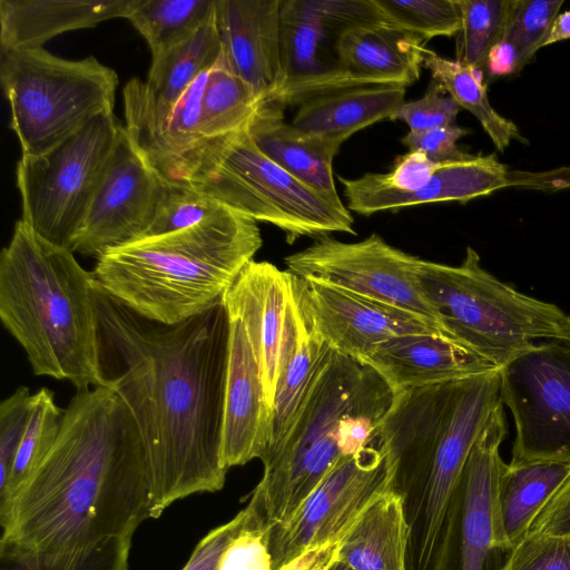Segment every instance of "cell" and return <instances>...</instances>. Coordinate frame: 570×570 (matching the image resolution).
<instances>
[{
	"instance_id": "obj_1",
	"label": "cell",
	"mask_w": 570,
	"mask_h": 570,
	"mask_svg": "<svg viewBox=\"0 0 570 570\" xmlns=\"http://www.w3.org/2000/svg\"><path fill=\"white\" fill-rule=\"evenodd\" d=\"M106 386L129 410L147 461L149 518L223 489L229 318L223 303L184 322L147 320L94 283Z\"/></svg>"
},
{
	"instance_id": "obj_2",
	"label": "cell",
	"mask_w": 570,
	"mask_h": 570,
	"mask_svg": "<svg viewBox=\"0 0 570 570\" xmlns=\"http://www.w3.org/2000/svg\"><path fill=\"white\" fill-rule=\"evenodd\" d=\"M149 518L145 449L108 386L77 391L56 441L22 487L0 503V543L56 552L134 535Z\"/></svg>"
},
{
	"instance_id": "obj_3",
	"label": "cell",
	"mask_w": 570,
	"mask_h": 570,
	"mask_svg": "<svg viewBox=\"0 0 570 570\" xmlns=\"http://www.w3.org/2000/svg\"><path fill=\"white\" fill-rule=\"evenodd\" d=\"M94 283L71 249L16 222L0 254V320L35 375L68 381L77 391L106 386Z\"/></svg>"
},
{
	"instance_id": "obj_4",
	"label": "cell",
	"mask_w": 570,
	"mask_h": 570,
	"mask_svg": "<svg viewBox=\"0 0 570 570\" xmlns=\"http://www.w3.org/2000/svg\"><path fill=\"white\" fill-rule=\"evenodd\" d=\"M499 368L395 393L380 441L401 482L422 489L416 570H434L471 449L501 403Z\"/></svg>"
},
{
	"instance_id": "obj_5",
	"label": "cell",
	"mask_w": 570,
	"mask_h": 570,
	"mask_svg": "<svg viewBox=\"0 0 570 570\" xmlns=\"http://www.w3.org/2000/svg\"><path fill=\"white\" fill-rule=\"evenodd\" d=\"M263 245L255 220L233 209L198 225L147 236L97 259V284L138 315L177 324L223 303Z\"/></svg>"
},
{
	"instance_id": "obj_6",
	"label": "cell",
	"mask_w": 570,
	"mask_h": 570,
	"mask_svg": "<svg viewBox=\"0 0 570 570\" xmlns=\"http://www.w3.org/2000/svg\"><path fill=\"white\" fill-rule=\"evenodd\" d=\"M394 395L373 367L334 351L283 442L261 460L250 498L266 527L285 522L338 461L380 440Z\"/></svg>"
},
{
	"instance_id": "obj_7",
	"label": "cell",
	"mask_w": 570,
	"mask_h": 570,
	"mask_svg": "<svg viewBox=\"0 0 570 570\" xmlns=\"http://www.w3.org/2000/svg\"><path fill=\"white\" fill-rule=\"evenodd\" d=\"M419 277L446 333L498 368L538 338L570 341L569 314L497 278L472 247L456 266L422 259Z\"/></svg>"
},
{
	"instance_id": "obj_8",
	"label": "cell",
	"mask_w": 570,
	"mask_h": 570,
	"mask_svg": "<svg viewBox=\"0 0 570 570\" xmlns=\"http://www.w3.org/2000/svg\"><path fill=\"white\" fill-rule=\"evenodd\" d=\"M0 80L22 156L53 148L114 111L117 72L95 57L69 60L43 47L0 49Z\"/></svg>"
},
{
	"instance_id": "obj_9",
	"label": "cell",
	"mask_w": 570,
	"mask_h": 570,
	"mask_svg": "<svg viewBox=\"0 0 570 570\" xmlns=\"http://www.w3.org/2000/svg\"><path fill=\"white\" fill-rule=\"evenodd\" d=\"M190 188L255 222L272 224L292 244L303 236L355 234L354 219L333 199L268 158L247 128L232 135L209 170Z\"/></svg>"
},
{
	"instance_id": "obj_10",
	"label": "cell",
	"mask_w": 570,
	"mask_h": 570,
	"mask_svg": "<svg viewBox=\"0 0 570 570\" xmlns=\"http://www.w3.org/2000/svg\"><path fill=\"white\" fill-rule=\"evenodd\" d=\"M120 124L100 114L48 151L17 164L21 219L49 243L71 249Z\"/></svg>"
},
{
	"instance_id": "obj_11",
	"label": "cell",
	"mask_w": 570,
	"mask_h": 570,
	"mask_svg": "<svg viewBox=\"0 0 570 570\" xmlns=\"http://www.w3.org/2000/svg\"><path fill=\"white\" fill-rule=\"evenodd\" d=\"M386 23L374 0H281V85L285 108L315 96L358 87L341 52L351 29Z\"/></svg>"
},
{
	"instance_id": "obj_12",
	"label": "cell",
	"mask_w": 570,
	"mask_h": 570,
	"mask_svg": "<svg viewBox=\"0 0 570 570\" xmlns=\"http://www.w3.org/2000/svg\"><path fill=\"white\" fill-rule=\"evenodd\" d=\"M499 374L514 423L510 463L570 464V341L534 343Z\"/></svg>"
},
{
	"instance_id": "obj_13",
	"label": "cell",
	"mask_w": 570,
	"mask_h": 570,
	"mask_svg": "<svg viewBox=\"0 0 570 570\" xmlns=\"http://www.w3.org/2000/svg\"><path fill=\"white\" fill-rule=\"evenodd\" d=\"M396 489V466L381 441L338 461L304 503L271 531L273 569L309 548L342 541L368 507Z\"/></svg>"
},
{
	"instance_id": "obj_14",
	"label": "cell",
	"mask_w": 570,
	"mask_h": 570,
	"mask_svg": "<svg viewBox=\"0 0 570 570\" xmlns=\"http://www.w3.org/2000/svg\"><path fill=\"white\" fill-rule=\"evenodd\" d=\"M421 261L391 246L377 234L355 243H344L327 235L285 257V265L286 271L298 278L324 283L412 312L446 333L421 284Z\"/></svg>"
},
{
	"instance_id": "obj_15",
	"label": "cell",
	"mask_w": 570,
	"mask_h": 570,
	"mask_svg": "<svg viewBox=\"0 0 570 570\" xmlns=\"http://www.w3.org/2000/svg\"><path fill=\"white\" fill-rule=\"evenodd\" d=\"M508 426L500 403L463 468L446 551L440 570H500L512 547L504 534L498 489L507 465L500 454Z\"/></svg>"
},
{
	"instance_id": "obj_16",
	"label": "cell",
	"mask_w": 570,
	"mask_h": 570,
	"mask_svg": "<svg viewBox=\"0 0 570 570\" xmlns=\"http://www.w3.org/2000/svg\"><path fill=\"white\" fill-rule=\"evenodd\" d=\"M167 188L120 126L71 250L98 259L146 237Z\"/></svg>"
},
{
	"instance_id": "obj_17",
	"label": "cell",
	"mask_w": 570,
	"mask_h": 570,
	"mask_svg": "<svg viewBox=\"0 0 570 570\" xmlns=\"http://www.w3.org/2000/svg\"><path fill=\"white\" fill-rule=\"evenodd\" d=\"M207 73L194 81L164 118L154 117L124 96L125 128L147 165L167 186L191 187L209 170L230 137L214 140L202 129Z\"/></svg>"
},
{
	"instance_id": "obj_18",
	"label": "cell",
	"mask_w": 570,
	"mask_h": 570,
	"mask_svg": "<svg viewBox=\"0 0 570 570\" xmlns=\"http://www.w3.org/2000/svg\"><path fill=\"white\" fill-rule=\"evenodd\" d=\"M303 284L315 328L345 356L363 361L379 345L401 335L433 333L450 337L412 312L324 283L303 279Z\"/></svg>"
},
{
	"instance_id": "obj_19",
	"label": "cell",
	"mask_w": 570,
	"mask_h": 570,
	"mask_svg": "<svg viewBox=\"0 0 570 570\" xmlns=\"http://www.w3.org/2000/svg\"><path fill=\"white\" fill-rule=\"evenodd\" d=\"M229 352L225 391L222 459L225 468L262 460L271 444L258 347L244 321L229 313Z\"/></svg>"
},
{
	"instance_id": "obj_20",
	"label": "cell",
	"mask_w": 570,
	"mask_h": 570,
	"mask_svg": "<svg viewBox=\"0 0 570 570\" xmlns=\"http://www.w3.org/2000/svg\"><path fill=\"white\" fill-rule=\"evenodd\" d=\"M508 168L494 155H471L439 163L429 183L405 193L377 183L372 173L357 178L338 176L347 209L361 215L395 210L422 204L456 200L461 203L488 196L510 186Z\"/></svg>"
},
{
	"instance_id": "obj_21",
	"label": "cell",
	"mask_w": 570,
	"mask_h": 570,
	"mask_svg": "<svg viewBox=\"0 0 570 570\" xmlns=\"http://www.w3.org/2000/svg\"><path fill=\"white\" fill-rule=\"evenodd\" d=\"M281 0H217L216 23L222 52L263 102L281 85Z\"/></svg>"
},
{
	"instance_id": "obj_22",
	"label": "cell",
	"mask_w": 570,
	"mask_h": 570,
	"mask_svg": "<svg viewBox=\"0 0 570 570\" xmlns=\"http://www.w3.org/2000/svg\"><path fill=\"white\" fill-rule=\"evenodd\" d=\"M361 362L373 367L394 393L498 368L459 342L433 333L393 337Z\"/></svg>"
},
{
	"instance_id": "obj_23",
	"label": "cell",
	"mask_w": 570,
	"mask_h": 570,
	"mask_svg": "<svg viewBox=\"0 0 570 570\" xmlns=\"http://www.w3.org/2000/svg\"><path fill=\"white\" fill-rule=\"evenodd\" d=\"M292 301V321L271 411V444L264 456L283 442L334 353L314 326L303 279L293 274Z\"/></svg>"
},
{
	"instance_id": "obj_24",
	"label": "cell",
	"mask_w": 570,
	"mask_h": 570,
	"mask_svg": "<svg viewBox=\"0 0 570 570\" xmlns=\"http://www.w3.org/2000/svg\"><path fill=\"white\" fill-rule=\"evenodd\" d=\"M129 0H0V49L36 48L49 39L124 18Z\"/></svg>"
},
{
	"instance_id": "obj_25",
	"label": "cell",
	"mask_w": 570,
	"mask_h": 570,
	"mask_svg": "<svg viewBox=\"0 0 570 570\" xmlns=\"http://www.w3.org/2000/svg\"><path fill=\"white\" fill-rule=\"evenodd\" d=\"M222 52L215 16L184 41L154 57L147 81L134 78L122 95L135 100L156 118L166 117L203 73L209 71Z\"/></svg>"
},
{
	"instance_id": "obj_26",
	"label": "cell",
	"mask_w": 570,
	"mask_h": 570,
	"mask_svg": "<svg viewBox=\"0 0 570 570\" xmlns=\"http://www.w3.org/2000/svg\"><path fill=\"white\" fill-rule=\"evenodd\" d=\"M283 111L278 104H261L247 127L253 141L297 179L333 199H341L333 173V160L341 147L296 129L285 121Z\"/></svg>"
},
{
	"instance_id": "obj_27",
	"label": "cell",
	"mask_w": 570,
	"mask_h": 570,
	"mask_svg": "<svg viewBox=\"0 0 570 570\" xmlns=\"http://www.w3.org/2000/svg\"><path fill=\"white\" fill-rule=\"evenodd\" d=\"M406 87L371 85L330 91L298 105L292 125L338 147L356 131L390 116L405 101Z\"/></svg>"
},
{
	"instance_id": "obj_28",
	"label": "cell",
	"mask_w": 570,
	"mask_h": 570,
	"mask_svg": "<svg viewBox=\"0 0 570 570\" xmlns=\"http://www.w3.org/2000/svg\"><path fill=\"white\" fill-rule=\"evenodd\" d=\"M426 40L389 23L362 26L345 33L344 63L358 86L407 87L420 77V49Z\"/></svg>"
},
{
	"instance_id": "obj_29",
	"label": "cell",
	"mask_w": 570,
	"mask_h": 570,
	"mask_svg": "<svg viewBox=\"0 0 570 570\" xmlns=\"http://www.w3.org/2000/svg\"><path fill=\"white\" fill-rule=\"evenodd\" d=\"M410 531L404 499L392 489L344 537L338 560L354 570H406Z\"/></svg>"
},
{
	"instance_id": "obj_30",
	"label": "cell",
	"mask_w": 570,
	"mask_h": 570,
	"mask_svg": "<svg viewBox=\"0 0 570 570\" xmlns=\"http://www.w3.org/2000/svg\"><path fill=\"white\" fill-rule=\"evenodd\" d=\"M569 476L568 463H507L499 481L498 507L512 548L528 534L537 515Z\"/></svg>"
},
{
	"instance_id": "obj_31",
	"label": "cell",
	"mask_w": 570,
	"mask_h": 570,
	"mask_svg": "<svg viewBox=\"0 0 570 570\" xmlns=\"http://www.w3.org/2000/svg\"><path fill=\"white\" fill-rule=\"evenodd\" d=\"M420 56L422 67L430 71L432 81L478 119L499 151L505 150L512 140L527 141L518 126L492 107L479 71L455 59L444 58L425 46L420 49Z\"/></svg>"
},
{
	"instance_id": "obj_32",
	"label": "cell",
	"mask_w": 570,
	"mask_h": 570,
	"mask_svg": "<svg viewBox=\"0 0 570 570\" xmlns=\"http://www.w3.org/2000/svg\"><path fill=\"white\" fill-rule=\"evenodd\" d=\"M217 0H129L125 14L157 57L190 37L216 12Z\"/></svg>"
},
{
	"instance_id": "obj_33",
	"label": "cell",
	"mask_w": 570,
	"mask_h": 570,
	"mask_svg": "<svg viewBox=\"0 0 570 570\" xmlns=\"http://www.w3.org/2000/svg\"><path fill=\"white\" fill-rule=\"evenodd\" d=\"M259 99L228 65L223 52L207 73L202 95V129L214 140L246 129L256 115Z\"/></svg>"
},
{
	"instance_id": "obj_34",
	"label": "cell",
	"mask_w": 570,
	"mask_h": 570,
	"mask_svg": "<svg viewBox=\"0 0 570 570\" xmlns=\"http://www.w3.org/2000/svg\"><path fill=\"white\" fill-rule=\"evenodd\" d=\"M132 535L56 552L26 550L0 543V570H129Z\"/></svg>"
},
{
	"instance_id": "obj_35",
	"label": "cell",
	"mask_w": 570,
	"mask_h": 570,
	"mask_svg": "<svg viewBox=\"0 0 570 570\" xmlns=\"http://www.w3.org/2000/svg\"><path fill=\"white\" fill-rule=\"evenodd\" d=\"M460 28L455 60L482 75L491 49L503 38L512 0H456Z\"/></svg>"
},
{
	"instance_id": "obj_36",
	"label": "cell",
	"mask_w": 570,
	"mask_h": 570,
	"mask_svg": "<svg viewBox=\"0 0 570 570\" xmlns=\"http://www.w3.org/2000/svg\"><path fill=\"white\" fill-rule=\"evenodd\" d=\"M62 411L53 393L41 387L33 394V405L11 472L0 489V503L10 499L32 474L52 448L58 435Z\"/></svg>"
},
{
	"instance_id": "obj_37",
	"label": "cell",
	"mask_w": 570,
	"mask_h": 570,
	"mask_svg": "<svg viewBox=\"0 0 570 570\" xmlns=\"http://www.w3.org/2000/svg\"><path fill=\"white\" fill-rule=\"evenodd\" d=\"M386 23L424 40L455 37L460 28L456 0H374Z\"/></svg>"
},
{
	"instance_id": "obj_38",
	"label": "cell",
	"mask_w": 570,
	"mask_h": 570,
	"mask_svg": "<svg viewBox=\"0 0 570 570\" xmlns=\"http://www.w3.org/2000/svg\"><path fill=\"white\" fill-rule=\"evenodd\" d=\"M563 0H512L503 37L520 49L525 67L546 47Z\"/></svg>"
},
{
	"instance_id": "obj_39",
	"label": "cell",
	"mask_w": 570,
	"mask_h": 570,
	"mask_svg": "<svg viewBox=\"0 0 570 570\" xmlns=\"http://www.w3.org/2000/svg\"><path fill=\"white\" fill-rule=\"evenodd\" d=\"M228 209L230 208L190 187L168 186L147 236L185 229L219 216Z\"/></svg>"
},
{
	"instance_id": "obj_40",
	"label": "cell",
	"mask_w": 570,
	"mask_h": 570,
	"mask_svg": "<svg viewBox=\"0 0 570 570\" xmlns=\"http://www.w3.org/2000/svg\"><path fill=\"white\" fill-rule=\"evenodd\" d=\"M500 570H570V539L528 532Z\"/></svg>"
},
{
	"instance_id": "obj_41",
	"label": "cell",
	"mask_w": 570,
	"mask_h": 570,
	"mask_svg": "<svg viewBox=\"0 0 570 570\" xmlns=\"http://www.w3.org/2000/svg\"><path fill=\"white\" fill-rule=\"evenodd\" d=\"M461 109L452 97L431 81L420 99L404 101L389 119L405 122L410 131H424L454 125Z\"/></svg>"
},
{
	"instance_id": "obj_42",
	"label": "cell",
	"mask_w": 570,
	"mask_h": 570,
	"mask_svg": "<svg viewBox=\"0 0 570 570\" xmlns=\"http://www.w3.org/2000/svg\"><path fill=\"white\" fill-rule=\"evenodd\" d=\"M33 405V394L19 386L0 404V489L11 472Z\"/></svg>"
},
{
	"instance_id": "obj_43",
	"label": "cell",
	"mask_w": 570,
	"mask_h": 570,
	"mask_svg": "<svg viewBox=\"0 0 570 570\" xmlns=\"http://www.w3.org/2000/svg\"><path fill=\"white\" fill-rule=\"evenodd\" d=\"M258 515H261L259 509L250 498L245 509L228 522L209 531L198 542L181 570H217L219 559L230 540Z\"/></svg>"
},
{
	"instance_id": "obj_44",
	"label": "cell",
	"mask_w": 570,
	"mask_h": 570,
	"mask_svg": "<svg viewBox=\"0 0 570 570\" xmlns=\"http://www.w3.org/2000/svg\"><path fill=\"white\" fill-rule=\"evenodd\" d=\"M468 134V129L456 125L424 131L409 130L402 138V142L410 151L422 153L429 159L442 163L464 154V151L458 148L456 142Z\"/></svg>"
},
{
	"instance_id": "obj_45",
	"label": "cell",
	"mask_w": 570,
	"mask_h": 570,
	"mask_svg": "<svg viewBox=\"0 0 570 570\" xmlns=\"http://www.w3.org/2000/svg\"><path fill=\"white\" fill-rule=\"evenodd\" d=\"M439 163L429 159L422 153L409 151L395 159L390 173L372 175L377 183L386 187L412 193L429 183Z\"/></svg>"
},
{
	"instance_id": "obj_46",
	"label": "cell",
	"mask_w": 570,
	"mask_h": 570,
	"mask_svg": "<svg viewBox=\"0 0 570 570\" xmlns=\"http://www.w3.org/2000/svg\"><path fill=\"white\" fill-rule=\"evenodd\" d=\"M529 532L570 539V476L537 515Z\"/></svg>"
},
{
	"instance_id": "obj_47",
	"label": "cell",
	"mask_w": 570,
	"mask_h": 570,
	"mask_svg": "<svg viewBox=\"0 0 570 570\" xmlns=\"http://www.w3.org/2000/svg\"><path fill=\"white\" fill-rule=\"evenodd\" d=\"M524 68L518 46L502 38L489 52L482 70L483 80L518 73Z\"/></svg>"
},
{
	"instance_id": "obj_48",
	"label": "cell",
	"mask_w": 570,
	"mask_h": 570,
	"mask_svg": "<svg viewBox=\"0 0 570 570\" xmlns=\"http://www.w3.org/2000/svg\"><path fill=\"white\" fill-rule=\"evenodd\" d=\"M509 181V187L552 191L570 188V166L540 173L510 171Z\"/></svg>"
},
{
	"instance_id": "obj_49",
	"label": "cell",
	"mask_w": 570,
	"mask_h": 570,
	"mask_svg": "<svg viewBox=\"0 0 570 570\" xmlns=\"http://www.w3.org/2000/svg\"><path fill=\"white\" fill-rule=\"evenodd\" d=\"M341 541L307 549L277 570H327L337 559Z\"/></svg>"
},
{
	"instance_id": "obj_50",
	"label": "cell",
	"mask_w": 570,
	"mask_h": 570,
	"mask_svg": "<svg viewBox=\"0 0 570 570\" xmlns=\"http://www.w3.org/2000/svg\"><path fill=\"white\" fill-rule=\"evenodd\" d=\"M570 39V10L561 12L556 18L546 46Z\"/></svg>"
},
{
	"instance_id": "obj_51",
	"label": "cell",
	"mask_w": 570,
	"mask_h": 570,
	"mask_svg": "<svg viewBox=\"0 0 570 570\" xmlns=\"http://www.w3.org/2000/svg\"><path fill=\"white\" fill-rule=\"evenodd\" d=\"M327 570H354V569L337 559Z\"/></svg>"
}]
</instances>
